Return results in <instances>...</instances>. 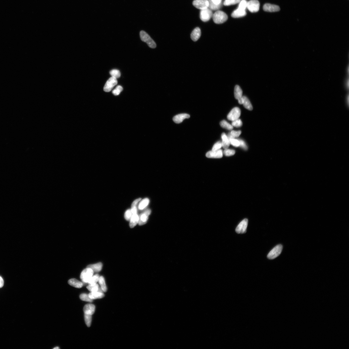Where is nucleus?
Segmentation results:
<instances>
[{
	"label": "nucleus",
	"mask_w": 349,
	"mask_h": 349,
	"mask_svg": "<svg viewBox=\"0 0 349 349\" xmlns=\"http://www.w3.org/2000/svg\"><path fill=\"white\" fill-rule=\"evenodd\" d=\"M212 18L214 23L217 24H221L225 23L228 18V16L224 12L217 11L213 14Z\"/></svg>",
	"instance_id": "1"
},
{
	"label": "nucleus",
	"mask_w": 349,
	"mask_h": 349,
	"mask_svg": "<svg viewBox=\"0 0 349 349\" xmlns=\"http://www.w3.org/2000/svg\"><path fill=\"white\" fill-rule=\"evenodd\" d=\"M140 35L141 40L146 42L150 48L153 49L156 48V43L145 31H141Z\"/></svg>",
	"instance_id": "2"
},
{
	"label": "nucleus",
	"mask_w": 349,
	"mask_h": 349,
	"mask_svg": "<svg viewBox=\"0 0 349 349\" xmlns=\"http://www.w3.org/2000/svg\"><path fill=\"white\" fill-rule=\"evenodd\" d=\"M93 273L94 272L92 269L87 267L81 273L80 278L83 282L88 283L90 278L93 275Z\"/></svg>",
	"instance_id": "3"
},
{
	"label": "nucleus",
	"mask_w": 349,
	"mask_h": 349,
	"mask_svg": "<svg viewBox=\"0 0 349 349\" xmlns=\"http://www.w3.org/2000/svg\"><path fill=\"white\" fill-rule=\"evenodd\" d=\"M212 11L208 8L201 10L200 13V18L202 21L206 22L209 21L213 16Z\"/></svg>",
	"instance_id": "4"
},
{
	"label": "nucleus",
	"mask_w": 349,
	"mask_h": 349,
	"mask_svg": "<svg viewBox=\"0 0 349 349\" xmlns=\"http://www.w3.org/2000/svg\"><path fill=\"white\" fill-rule=\"evenodd\" d=\"M282 250V246L281 244H279L271 250L269 253L267 258L269 259L272 260L276 258L280 255Z\"/></svg>",
	"instance_id": "5"
},
{
	"label": "nucleus",
	"mask_w": 349,
	"mask_h": 349,
	"mask_svg": "<svg viewBox=\"0 0 349 349\" xmlns=\"http://www.w3.org/2000/svg\"><path fill=\"white\" fill-rule=\"evenodd\" d=\"M260 6V3L258 0H251L247 3V8L252 13L258 11Z\"/></svg>",
	"instance_id": "6"
},
{
	"label": "nucleus",
	"mask_w": 349,
	"mask_h": 349,
	"mask_svg": "<svg viewBox=\"0 0 349 349\" xmlns=\"http://www.w3.org/2000/svg\"><path fill=\"white\" fill-rule=\"evenodd\" d=\"M118 83L117 79L113 77L110 78L107 81L104 87V91L106 92H110Z\"/></svg>",
	"instance_id": "7"
},
{
	"label": "nucleus",
	"mask_w": 349,
	"mask_h": 349,
	"mask_svg": "<svg viewBox=\"0 0 349 349\" xmlns=\"http://www.w3.org/2000/svg\"><path fill=\"white\" fill-rule=\"evenodd\" d=\"M241 114V111L240 108L236 107L232 109L229 113L227 116V118L229 120L233 121L239 119Z\"/></svg>",
	"instance_id": "8"
},
{
	"label": "nucleus",
	"mask_w": 349,
	"mask_h": 349,
	"mask_svg": "<svg viewBox=\"0 0 349 349\" xmlns=\"http://www.w3.org/2000/svg\"><path fill=\"white\" fill-rule=\"evenodd\" d=\"M248 224V220L245 219L242 221L237 226L235 231L238 234H244L246 232Z\"/></svg>",
	"instance_id": "9"
},
{
	"label": "nucleus",
	"mask_w": 349,
	"mask_h": 349,
	"mask_svg": "<svg viewBox=\"0 0 349 349\" xmlns=\"http://www.w3.org/2000/svg\"><path fill=\"white\" fill-rule=\"evenodd\" d=\"M193 4L195 7L200 10L208 8L209 5L208 0H194Z\"/></svg>",
	"instance_id": "10"
},
{
	"label": "nucleus",
	"mask_w": 349,
	"mask_h": 349,
	"mask_svg": "<svg viewBox=\"0 0 349 349\" xmlns=\"http://www.w3.org/2000/svg\"><path fill=\"white\" fill-rule=\"evenodd\" d=\"M151 213V210L147 209L139 216V219L138 224L140 225H142L146 224L148 219L149 216L150 214Z\"/></svg>",
	"instance_id": "11"
},
{
	"label": "nucleus",
	"mask_w": 349,
	"mask_h": 349,
	"mask_svg": "<svg viewBox=\"0 0 349 349\" xmlns=\"http://www.w3.org/2000/svg\"><path fill=\"white\" fill-rule=\"evenodd\" d=\"M223 152L221 149L217 151H211L207 152L206 156L209 158H221L223 156Z\"/></svg>",
	"instance_id": "12"
},
{
	"label": "nucleus",
	"mask_w": 349,
	"mask_h": 349,
	"mask_svg": "<svg viewBox=\"0 0 349 349\" xmlns=\"http://www.w3.org/2000/svg\"><path fill=\"white\" fill-rule=\"evenodd\" d=\"M263 9L266 12H275L280 11V8L278 6L267 4L264 5Z\"/></svg>",
	"instance_id": "13"
},
{
	"label": "nucleus",
	"mask_w": 349,
	"mask_h": 349,
	"mask_svg": "<svg viewBox=\"0 0 349 349\" xmlns=\"http://www.w3.org/2000/svg\"><path fill=\"white\" fill-rule=\"evenodd\" d=\"M95 306L93 304H89L84 306L83 310L84 314L92 315L95 313Z\"/></svg>",
	"instance_id": "14"
},
{
	"label": "nucleus",
	"mask_w": 349,
	"mask_h": 349,
	"mask_svg": "<svg viewBox=\"0 0 349 349\" xmlns=\"http://www.w3.org/2000/svg\"><path fill=\"white\" fill-rule=\"evenodd\" d=\"M190 116L187 114H181L176 115L173 118V120L177 124H180L185 119L190 118Z\"/></svg>",
	"instance_id": "15"
},
{
	"label": "nucleus",
	"mask_w": 349,
	"mask_h": 349,
	"mask_svg": "<svg viewBox=\"0 0 349 349\" xmlns=\"http://www.w3.org/2000/svg\"><path fill=\"white\" fill-rule=\"evenodd\" d=\"M201 35V31L200 28L197 27L193 30L191 34V38L193 41L196 42L198 40Z\"/></svg>",
	"instance_id": "16"
},
{
	"label": "nucleus",
	"mask_w": 349,
	"mask_h": 349,
	"mask_svg": "<svg viewBox=\"0 0 349 349\" xmlns=\"http://www.w3.org/2000/svg\"><path fill=\"white\" fill-rule=\"evenodd\" d=\"M246 15V10H242L238 8L232 12L231 16L234 18H239L245 16Z\"/></svg>",
	"instance_id": "17"
},
{
	"label": "nucleus",
	"mask_w": 349,
	"mask_h": 349,
	"mask_svg": "<svg viewBox=\"0 0 349 349\" xmlns=\"http://www.w3.org/2000/svg\"><path fill=\"white\" fill-rule=\"evenodd\" d=\"M68 284L74 287L80 288L83 287V284L82 282L77 280L76 279H71L69 280Z\"/></svg>",
	"instance_id": "18"
},
{
	"label": "nucleus",
	"mask_w": 349,
	"mask_h": 349,
	"mask_svg": "<svg viewBox=\"0 0 349 349\" xmlns=\"http://www.w3.org/2000/svg\"><path fill=\"white\" fill-rule=\"evenodd\" d=\"M89 296L91 299H98L103 298L105 296L104 294L98 291L95 292H91L89 294Z\"/></svg>",
	"instance_id": "19"
},
{
	"label": "nucleus",
	"mask_w": 349,
	"mask_h": 349,
	"mask_svg": "<svg viewBox=\"0 0 349 349\" xmlns=\"http://www.w3.org/2000/svg\"><path fill=\"white\" fill-rule=\"evenodd\" d=\"M222 147L224 149H228L230 145V143L227 135L224 133H222Z\"/></svg>",
	"instance_id": "20"
},
{
	"label": "nucleus",
	"mask_w": 349,
	"mask_h": 349,
	"mask_svg": "<svg viewBox=\"0 0 349 349\" xmlns=\"http://www.w3.org/2000/svg\"><path fill=\"white\" fill-rule=\"evenodd\" d=\"M139 217L137 213L132 214L130 220V226L131 228H133L138 223Z\"/></svg>",
	"instance_id": "21"
},
{
	"label": "nucleus",
	"mask_w": 349,
	"mask_h": 349,
	"mask_svg": "<svg viewBox=\"0 0 349 349\" xmlns=\"http://www.w3.org/2000/svg\"><path fill=\"white\" fill-rule=\"evenodd\" d=\"M103 267L102 263H97L93 265H88L87 267H88L92 269L94 272H98L101 271Z\"/></svg>",
	"instance_id": "22"
},
{
	"label": "nucleus",
	"mask_w": 349,
	"mask_h": 349,
	"mask_svg": "<svg viewBox=\"0 0 349 349\" xmlns=\"http://www.w3.org/2000/svg\"><path fill=\"white\" fill-rule=\"evenodd\" d=\"M234 96L235 98L238 100L243 96V91L240 86L238 85L236 86L234 88Z\"/></svg>",
	"instance_id": "23"
},
{
	"label": "nucleus",
	"mask_w": 349,
	"mask_h": 349,
	"mask_svg": "<svg viewBox=\"0 0 349 349\" xmlns=\"http://www.w3.org/2000/svg\"><path fill=\"white\" fill-rule=\"evenodd\" d=\"M243 104L244 105V108L249 110H252L253 109V106L249 99L246 96H243Z\"/></svg>",
	"instance_id": "24"
},
{
	"label": "nucleus",
	"mask_w": 349,
	"mask_h": 349,
	"mask_svg": "<svg viewBox=\"0 0 349 349\" xmlns=\"http://www.w3.org/2000/svg\"><path fill=\"white\" fill-rule=\"evenodd\" d=\"M209 5L208 8L211 9L212 11H217L221 8L222 6V4L217 5L213 3L211 0H208Z\"/></svg>",
	"instance_id": "25"
},
{
	"label": "nucleus",
	"mask_w": 349,
	"mask_h": 349,
	"mask_svg": "<svg viewBox=\"0 0 349 349\" xmlns=\"http://www.w3.org/2000/svg\"><path fill=\"white\" fill-rule=\"evenodd\" d=\"M100 285V288L102 289L103 292H106L107 291V287L105 284V279L103 276H100L98 281Z\"/></svg>",
	"instance_id": "26"
},
{
	"label": "nucleus",
	"mask_w": 349,
	"mask_h": 349,
	"mask_svg": "<svg viewBox=\"0 0 349 349\" xmlns=\"http://www.w3.org/2000/svg\"><path fill=\"white\" fill-rule=\"evenodd\" d=\"M149 199L145 198L143 200L140 202L138 205V209L140 210H143L148 205L149 203Z\"/></svg>",
	"instance_id": "27"
},
{
	"label": "nucleus",
	"mask_w": 349,
	"mask_h": 349,
	"mask_svg": "<svg viewBox=\"0 0 349 349\" xmlns=\"http://www.w3.org/2000/svg\"><path fill=\"white\" fill-rule=\"evenodd\" d=\"M100 287L98 284L97 283L89 284L87 287V289L90 292H95L98 291Z\"/></svg>",
	"instance_id": "28"
},
{
	"label": "nucleus",
	"mask_w": 349,
	"mask_h": 349,
	"mask_svg": "<svg viewBox=\"0 0 349 349\" xmlns=\"http://www.w3.org/2000/svg\"><path fill=\"white\" fill-rule=\"evenodd\" d=\"M220 125L223 128L229 130H231L233 128L232 125L229 124L225 120H223L220 122Z\"/></svg>",
	"instance_id": "29"
},
{
	"label": "nucleus",
	"mask_w": 349,
	"mask_h": 349,
	"mask_svg": "<svg viewBox=\"0 0 349 349\" xmlns=\"http://www.w3.org/2000/svg\"><path fill=\"white\" fill-rule=\"evenodd\" d=\"M241 134V131H232L231 133L228 134V137L229 138H234L239 136Z\"/></svg>",
	"instance_id": "30"
},
{
	"label": "nucleus",
	"mask_w": 349,
	"mask_h": 349,
	"mask_svg": "<svg viewBox=\"0 0 349 349\" xmlns=\"http://www.w3.org/2000/svg\"><path fill=\"white\" fill-rule=\"evenodd\" d=\"M99 278L100 276L98 274L93 275L90 278L88 283L89 284H96L97 282H98Z\"/></svg>",
	"instance_id": "31"
},
{
	"label": "nucleus",
	"mask_w": 349,
	"mask_h": 349,
	"mask_svg": "<svg viewBox=\"0 0 349 349\" xmlns=\"http://www.w3.org/2000/svg\"><path fill=\"white\" fill-rule=\"evenodd\" d=\"M241 0H225L223 4L226 6L235 5L239 3Z\"/></svg>",
	"instance_id": "32"
},
{
	"label": "nucleus",
	"mask_w": 349,
	"mask_h": 349,
	"mask_svg": "<svg viewBox=\"0 0 349 349\" xmlns=\"http://www.w3.org/2000/svg\"><path fill=\"white\" fill-rule=\"evenodd\" d=\"M84 320L86 324L88 327H89L91 325L92 320V315L84 314Z\"/></svg>",
	"instance_id": "33"
},
{
	"label": "nucleus",
	"mask_w": 349,
	"mask_h": 349,
	"mask_svg": "<svg viewBox=\"0 0 349 349\" xmlns=\"http://www.w3.org/2000/svg\"><path fill=\"white\" fill-rule=\"evenodd\" d=\"M80 299L83 301L92 302L93 300L89 297L88 294H81L80 296Z\"/></svg>",
	"instance_id": "34"
},
{
	"label": "nucleus",
	"mask_w": 349,
	"mask_h": 349,
	"mask_svg": "<svg viewBox=\"0 0 349 349\" xmlns=\"http://www.w3.org/2000/svg\"><path fill=\"white\" fill-rule=\"evenodd\" d=\"M110 74L111 75L112 77H115L116 79L120 77L121 76L120 71L118 70H116V69H114V70L110 71Z\"/></svg>",
	"instance_id": "35"
},
{
	"label": "nucleus",
	"mask_w": 349,
	"mask_h": 349,
	"mask_svg": "<svg viewBox=\"0 0 349 349\" xmlns=\"http://www.w3.org/2000/svg\"><path fill=\"white\" fill-rule=\"evenodd\" d=\"M247 3L246 0H241L239 3L238 8L242 10H246L247 8Z\"/></svg>",
	"instance_id": "36"
},
{
	"label": "nucleus",
	"mask_w": 349,
	"mask_h": 349,
	"mask_svg": "<svg viewBox=\"0 0 349 349\" xmlns=\"http://www.w3.org/2000/svg\"><path fill=\"white\" fill-rule=\"evenodd\" d=\"M230 144L234 147H237L240 146V142L239 140L234 138H229Z\"/></svg>",
	"instance_id": "37"
},
{
	"label": "nucleus",
	"mask_w": 349,
	"mask_h": 349,
	"mask_svg": "<svg viewBox=\"0 0 349 349\" xmlns=\"http://www.w3.org/2000/svg\"><path fill=\"white\" fill-rule=\"evenodd\" d=\"M123 90V88L120 86H118L113 91V95L115 96H118Z\"/></svg>",
	"instance_id": "38"
},
{
	"label": "nucleus",
	"mask_w": 349,
	"mask_h": 349,
	"mask_svg": "<svg viewBox=\"0 0 349 349\" xmlns=\"http://www.w3.org/2000/svg\"><path fill=\"white\" fill-rule=\"evenodd\" d=\"M242 125H243V123H242L241 119H236V120L233 121L231 125L233 127H241Z\"/></svg>",
	"instance_id": "39"
},
{
	"label": "nucleus",
	"mask_w": 349,
	"mask_h": 349,
	"mask_svg": "<svg viewBox=\"0 0 349 349\" xmlns=\"http://www.w3.org/2000/svg\"><path fill=\"white\" fill-rule=\"evenodd\" d=\"M235 151L234 150L226 149H225L224 152V155L226 156H231L234 155L235 154Z\"/></svg>",
	"instance_id": "40"
},
{
	"label": "nucleus",
	"mask_w": 349,
	"mask_h": 349,
	"mask_svg": "<svg viewBox=\"0 0 349 349\" xmlns=\"http://www.w3.org/2000/svg\"><path fill=\"white\" fill-rule=\"evenodd\" d=\"M132 215V213L131 209H128L125 212V218L127 221H130Z\"/></svg>",
	"instance_id": "41"
},
{
	"label": "nucleus",
	"mask_w": 349,
	"mask_h": 349,
	"mask_svg": "<svg viewBox=\"0 0 349 349\" xmlns=\"http://www.w3.org/2000/svg\"><path fill=\"white\" fill-rule=\"evenodd\" d=\"M222 147V143L221 141H219V142L216 143L213 147L212 150L217 151L221 149V148Z\"/></svg>",
	"instance_id": "42"
},
{
	"label": "nucleus",
	"mask_w": 349,
	"mask_h": 349,
	"mask_svg": "<svg viewBox=\"0 0 349 349\" xmlns=\"http://www.w3.org/2000/svg\"><path fill=\"white\" fill-rule=\"evenodd\" d=\"M239 140V141L240 143L239 146L245 150H247L248 149L244 141L241 139Z\"/></svg>",
	"instance_id": "43"
},
{
	"label": "nucleus",
	"mask_w": 349,
	"mask_h": 349,
	"mask_svg": "<svg viewBox=\"0 0 349 349\" xmlns=\"http://www.w3.org/2000/svg\"><path fill=\"white\" fill-rule=\"evenodd\" d=\"M211 1L214 4L218 5L222 4V0H211Z\"/></svg>",
	"instance_id": "44"
},
{
	"label": "nucleus",
	"mask_w": 349,
	"mask_h": 349,
	"mask_svg": "<svg viewBox=\"0 0 349 349\" xmlns=\"http://www.w3.org/2000/svg\"><path fill=\"white\" fill-rule=\"evenodd\" d=\"M4 279L0 276V288L4 286Z\"/></svg>",
	"instance_id": "45"
},
{
	"label": "nucleus",
	"mask_w": 349,
	"mask_h": 349,
	"mask_svg": "<svg viewBox=\"0 0 349 349\" xmlns=\"http://www.w3.org/2000/svg\"><path fill=\"white\" fill-rule=\"evenodd\" d=\"M238 102L240 104H243V96L241 98L238 100Z\"/></svg>",
	"instance_id": "46"
},
{
	"label": "nucleus",
	"mask_w": 349,
	"mask_h": 349,
	"mask_svg": "<svg viewBox=\"0 0 349 349\" xmlns=\"http://www.w3.org/2000/svg\"><path fill=\"white\" fill-rule=\"evenodd\" d=\"M59 348L58 347H56L55 348H53V349H58Z\"/></svg>",
	"instance_id": "47"
}]
</instances>
